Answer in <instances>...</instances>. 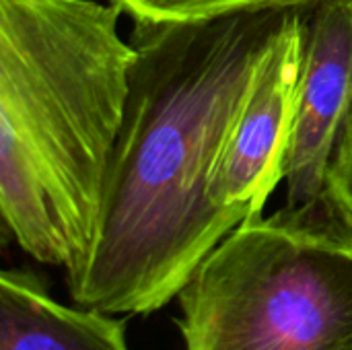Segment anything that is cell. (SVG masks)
Segmentation results:
<instances>
[{"instance_id": "1", "label": "cell", "mask_w": 352, "mask_h": 350, "mask_svg": "<svg viewBox=\"0 0 352 350\" xmlns=\"http://www.w3.org/2000/svg\"><path fill=\"white\" fill-rule=\"evenodd\" d=\"M289 8L194 25L134 23L136 62L97 235L68 276L74 305L105 316L155 314L245 221L212 200L210 177Z\"/></svg>"}, {"instance_id": "2", "label": "cell", "mask_w": 352, "mask_h": 350, "mask_svg": "<svg viewBox=\"0 0 352 350\" xmlns=\"http://www.w3.org/2000/svg\"><path fill=\"white\" fill-rule=\"evenodd\" d=\"M116 4L0 0V212L25 254L85 264L130 97L136 47Z\"/></svg>"}, {"instance_id": "3", "label": "cell", "mask_w": 352, "mask_h": 350, "mask_svg": "<svg viewBox=\"0 0 352 350\" xmlns=\"http://www.w3.org/2000/svg\"><path fill=\"white\" fill-rule=\"evenodd\" d=\"M177 297L186 350H352V237L320 208L250 215Z\"/></svg>"}, {"instance_id": "4", "label": "cell", "mask_w": 352, "mask_h": 350, "mask_svg": "<svg viewBox=\"0 0 352 350\" xmlns=\"http://www.w3.org/2000/svg\"><path fill=\"white\" fill-rule=\"evenodd\" d=\"M305 31L303 6L289 8L258 64L210 177L212 200L245 219L264 212L268 198L285 182Z\"/></svg>"}, {"instance_id": "5", "label": "cell", "mask_w": 352, "mask_h": 350, "mask_svg": "<svg viewBox=\"0 0 352 350\" xmlns=\"http://www.w3.org/2000/svg\"><path fill=\"white\" fill-rule=\"evenodd\" d=\"M351 107L352 0H316L285 161L287 208L324 206L326 173Z\"/></svg>"}, {"instance_id": "6", "label": "cell", "mask_w": 352, "mask_h": 350, "mask_svg": "<svg viewBox=\"0 0 352 350\" xmlns=\"http://www.w3.org/2000/svg\"><path fill=\"white\" fill-rule=\"evenodd\" d=\"M0 350H130L126 326L78 305L56 301L25 270L0 276Z\"/></svg>"}, {"instance_id": "7", "label": "cell", "mask_w": 352, "mask_h": 350, "mask_svg": "<svg viewBox=\"0 0 352 350\" xmlns=\"http://www.w3.org/2000/svg\"><path fill=\"white\" fill-rule=\"evenodd\" d=\"M128 12L134 23L194 25L248 10L307 6L316 0H109Z\"/></svg>"}, {"instance_id": "8", "label": "cell", "mask_w": 352, "mask_h": 350, "mask_svg": "<svg viewBox=\"0 0 352 350\" xmlns=\"http://www.w3.org/2000/svg\"><path fill=\"white\" fill-rule=\"evenodd\" d=\"M324 210L352 237V107L326 173Z\"/></svg>"}]
</instances>
